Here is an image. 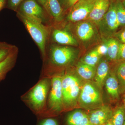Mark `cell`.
Instances as JSON below:
<instances>
[{
    "mask_svg": "<svg viewBox=\"0 0 125 125\" xmlns=\"http://www.w3.org/2000/svg\"><path fill=\"white\" fill-rule=\"evenodd\" d=\"M17 12L34 22L43 24L45 20L43 9L36 0H24L21 4Z\"/></svg>",
    "mask_w": 125,
    "mask_h": 125,
    "instance_id": "obj_6",
    "label": "cell"
},
{
    "mask_svg": "<svg viewBox=\"0 0 125 125\" xmlns=\"http://www.w3.org/2000/svg\"><path fill=\"white\" fill-rule=\"evenodd\" d=\"M62 81V76L58 75L53 76L51 80L48 105L50 109L54 111H61L64 108Z\"/></svg>",
    "mask_w": 125,
    "mask_h": 125,
    "instance_id": "obj_7",
    "label": "cell"
},
{
    "mask_svg": "<svg viewBox=\"0 0 125 125\" xmlns=\"http://www.w3.org/2000/svg\"><path fill=\"white\" fill-rule=\"evenodd\" d=\"M125 119V107L120 106L113 111L111 120L113 125H123Z\"/></svg>",
    "mask_w": 125,
    "mask_h": 125,
    "instance_id": "obj_21",
    "label": "cell"
},
{
    "mask_svg": "<svg viewBox=\"0 0 125 125\" xmlns=\"http://www.w3.org/2000/svg\"><path fill=\"white\" fill-rule=\"evenodd\" d=\"M109 66L106 61H102L98 65L94 77L97 87L102 89L105 84V80L109 73Z\"/></svg>",
    "mask_w": 125,
    "mask_h": 125,
    "instance_id": "obj_13",
    "label": "cell"
},
{
    "mask_svg": "<svg viewBox=\"0 0 125 125\" xmlns=\"http://www.w3.org/2000/svg\"><path fill=\"white\" fill-rule=\"evenodd\" d=\"M124 103H125V99H124Z\"/></svg>",
    "mask_w": 125,
    "mask_h": 125,
    "instance_id": "obj_38",
    "label": "cell"
},
{
    "mask_svg": "<svg viewBox=\"0 0 125 125\" xmlns=\"http://www.w3.org/2000/svg\"><path fill=\"white\" fill-rule=\"evenodd\" d=\"M117 60H125V43H119Z\"/></svg>",
    "mask_w": 125,
    "mask_h": 125,
    "instance_id": "obj_27",
    "label": "cell"
},
{
    "mask_svg": "<svg viewBox=\"0 0 125 125\" xmlns=\"http://www.w3.org/2000/svg\"><path fill=\"white\" fill-rule=\"evenodd\" d=\"M76 34L82 41L90 40L94 33V27L90 23L83 22L80 23L76 27Z\"/></svg>",
    "mask_w": 125,
    "mask_h": 125,
    "instance_id": "obj_16",
    "label": "cell"
},
{
    "mask_svg": "<svg viewBox=\"0 0 125 125\" xmlns=\"http://www.w3.org/2000/svg\"><path fill=\"white\" fill-rule=\"evenodd\" d=\"M62 91L64 108L72 107L78 102L81 84L79 80L71 74L62 76Z\"/></svg>",
    "mask_w": 125,
    "mask_h": 125,
    "instance_id": "obj_3",
    "label": "cell"
},
{
    "mask_svg": "<svg viewBox=\"0 0 125 125\" xmlns=\"http://www.w3.org/2000/svg\"><path fill=\"white\" fill-rule=\"evenodd\" d=\"M58 0L60 3L61 5L62 4L65 6H67L69 0Z\"/></svg>",
    "mask_w": 125,
    "mask_h": 125,
    "instance_id": "obj_34",
    "label": "cell"
},
{
    "mask_svg": "<svg viewBox=\"0 0 125 125\" xmlns=\"http://www.w3.org/2000/svg\"><path fill=\"white\" fill-rule=\"evenodd\" d=\"M122 2V4H123V5L124 7H125V0L123 1H121Z\"/></svg>",
    "mask_w": 125,
    "mask_h": 125,
    "instance_id": "obj_37",
    "label": "cell"
},
{
    "mask_svg": "<svg viewBox=\"0 0 125 125\" xmlns=\"http://www.w3.org/2000/svg\"><path fill=\"white\" fill-rule=\"evenodd\" d=\"M76 72L83 79L89 80L94 78L96 70L95 67H92L81 62L77 66Z\"/></svg>",
    "mask_w": 125,
    "mask_h": 125,
    "instance_id": "obj_18",
    "label": "cell"
},
{
    "mask_svg": "<svg viewBox=\"0 0 125 125\" xmlns=\"http://www.w3.org/2000/svg\"><path fill=\"white\" fill-rule=\"evenodd\" d=\"M51 86V80L43 78L22 97L25 102L36 112L44 110Z\"/></svg>",
    "mask_w": 125,
    "mask_h": 125,
    "instance_id": "obj_1",
    "label": "cell"
},
{
    "mask_svg": "<svg viewBox=\"0 0 125 125\" xmlns=\"http://www.w3.org/2000/svg\"><path fill=\"white\" fill-rule=\"evenodd\" d=\"M113 125L112 123L111 120L108 121L107 122H106L104 125Z\"/></svg>",
    "mask_w": 125,
    "mask_h": 125,
    "instance_id": "obj_36",
    "label": "cell"
},
{
    "mask_svg": "<svg viewBox=\"0 0 125 125\" xmlns=\"http://www.w3.org/2000/svg\"><path fill=\"white\" fill-rule=\"evenodd\" d=\"M75 55V51L71 47L52 45L49 51V62L57 66H66L73 61Z\"/></svg>",
    "mask_w": 125,
    "mask_h": 125,
    "instance_id": "obj_5",
    "label": "cell"
},
{
    "mask_svg": "<svg viewBox=\"0 0 125 125\" xmlns=\"http://www.w3.org/2000/svg\"><path fill=\"white\" fill-rule=\"evenodd\" d=\"M79 0H69L67 7L69 8H71L74 4H75Z\"/></svg>",
    "mask_w": 125,
    "mask_h": 125,
    "instance_id": "obj_33",
    "label": "cell"
},
{
    "mask_svg": "<svg viewBox=\"0 0 125 125\" xmlns=\"http://www.w3.org/2000/svg\"><path fill=\"white\" fill-rule=\"evenodd\" d=\"M110 4L109 0H96L93 8L87 19L97 23L99 22L104 18Z\"/></svg>",
    "mask_w": 125,
    "mask_h": 125,
    "instance_id": "obj_10",
    "label": "cell"
},
{
    "mask_svg": "<svg viewBox=\"0 0 125 125\" xmlns=\"http://www.w3.org/2000/svg\"><path fill=\"white\" fill-rule=\"evenodd\" d=\"M106 45L108 58L112 61L117 60L119 45L118 42L115 39H111L108 41Z\"/></svg>",
    "mask_w": 125,
    "mask_h": 125,
    "instance_id": "obj_19",
    "label": "cell"
},
{
    "mask_svg": "<svg viewBox=\"0 0 125 125\" xmlns=\"http://www.w3.org/2000/svg\"><path fill=\"white\" fill-rule=\"evenodd\" d=\"M96 0H79L71 7L68 20L73 22L82 21L88 17Z\"/></svg>",
    "mask_w": 125,
    "mask_h": 125,
    "instance_id": "obj_8",
    "label": "cell"
},
{
    "mask_svg": "<svg viewBox=\"0 0 125 125\" xmlns=\"http://www.w3.org/2000/svg\"><path fill=\"white\" fill-rule=\"evenodd\" d=\"M17 15L37 45L44 60L46 56V45L49 36V30L47 27L43 24L34 22L27 19L18 12Z\"/></svg>",
    "mask_w": 125,
    "mask_h": 125,
    "instance_id": "obj_2",
    "label": "cell"
},
{
    "mask_svg": "<svg viewBox=\"0 0 125 125\" xmlns=\"http://www.w3.org/2000/svg\"><path fill=\"white\" fill-rule=\"evenodd\" d=\"M39 125H58L57 121L53 118L44 119L40 122Z\"/></svg>",
    "mask_w": 125,
    "mask_h": 125,
    "instance_id": "obj_29",
    "label": "cell"
},
{
    "mask_svg": "<svg viewBox=\"0 0 125 125\" xmlns=\"http://www.w3.org/2000/svg\"><path fill=\"white\" fill-rule=\"evenodd\" d=\"M117 0L121 1H125V0Z\"/></svg>",
    "mask_w": 125,
    "mask_h": 125,
    "instance_id": "obj_39",
    "label": "cell"
},
{
    "mask_svg": "<svg viewBox=\"0 0 125 125\" xmlns=\"http://www.w3.org/2000/svg\"><path fill=\"white\" fill-rule=\"evenodd\" d=\"M104 18L107 26L110 31H114L117 29L120 25L117 17L115 2L110 3Z\"/></svg>",
    "mask_w": 125,
    "mask_h": 125,
    "instance_id": "obj_15",
    "label": "cell"
},
{
    "mask_svg": "<svg viewBox=\"0 0 125 125\" xmlns=\"http://www.w3.org/2000/svg\"><path fill=\"white\" fill-rule=\"evenodd\" d=\"M16 47L15 45L0 42V63L4 61Z\"/></svg>",
    "mask_w": 125,
    "mask_h": 125,
    "instance_id": "obj_22",
    "label": "cell"
},
{
    "mask_svg": "<svg viewBox=\"0 0 125 125\" xmlns=\"http://www.w3.org/2000/svg\"><path fill=\"white\" fill-rule=\"evenodd\" d=\"M80 125H92L89 120L87 114H85V116Z\"/></svg>",
    "mask_w": 125,
    "mask_h": 125,
    "instance_id": "obj_30",
    "label": "cell"
},
{
    "mask_svg": "<svg viewBox=\"0 0 125 125\" xmlns=\"http://www.w3.org/2000/svg\"><path fill=\"white\" fill-rule=\"evenodd\" d=\"M86 113L81 110H77L70 113L67 117V125H80Z\"/></svg>",
    "mask_w": 125,
    "mask_h": 125,
    "instance_id": "obj_20",
    "label": "cell"
},
{
    "mask_svg": "<svg viewBox=\"0 0 125 125\" xmlns=\"http://www.w3.org/2000/svg\"><path fill=\"white\" fill-rule=\"evenodd\" d=\"M42 5L43 7L45 8L47 12L49 13L48 9L47 6V0H37Z\"/></svg>",
    "mask_w": 125,
    "mask_h": 125,
    "instance_id": "obj_32",
    "label": "cell"
},
{
    "mask_svg": "<svg viewBox=\"0 0 125 125\" xmlns=\"http://www.w3.org/2000/svg\"><path fill=\"white\" fill-rule=\"evenodd\" d=\"M96 52L100 56L107 55V45H100L96 49Z\"/></svg>",
    "mask_w": 125,
    "mask_h": 125,
    "instance_id": "obj_28",
    "label": "cell"
},
{
    "mask_svg": "<svg viewBox=\"0 0 125 125\" xmlns=\"http://www.w3.org/2000/svg\"><path fill=\"white\" fill-rule=\"evenodd\" d=\"M116 75L119 83L120 92H123L125 90V62L118 66Z\"/></svg>",
    "mask_w": 125,
    "mask_h": 125,
    "instance_id": "obj_23",
    "label": "cell"
},
{
    "mask_svg": "<svg viewBox=\"0 0 125 125\" xmlns=\"http://www.w3.org/2000/svg\"><path fill=\"white\" fill-rule=\"evenodd\" d=\"M24 0H8L7 7L9 9L17 11L21 4Z\"/></svg>",
    "mask_w": 125,
    "mask_h": 125,
    "instance_id": "obj_26",
    "label": "cell"
},
{
    "mask_svg": "<svg viewBox=\"0 0 125 125\" xmlns=\"http://www.w3.org/2000/svg\"><path fill=\"white\" fill-rule=\"evenodd\" d=\"M118 38L121 42L123 43H125V30L119 34Z\"/></svg>",
    "mask_w": 125,
    "mask_h": 125,
    "instance_id": "obj_31",
    "label": "cell"
},
{
    "mask_svg": "<svg viewBox=\"0 0 125 125\" xmlns=\"http://www.w3.org/2000/svg\"><path fill=\"white\" fill-rule=\"evenodd\" d=\"M100 56L94 50L86 55L81 62L92 67H95Z\"/></svg>",
    "mask_w": 125,
    "mask_h": 125,
    "instance_id": "obj_24",
    "label": "cell"
},
{
    "mask_svg": "<svg viewBox=\"0 0 125 125\" xmlns=\"http://www.w3.org/2000/svg\"><path fill=\"white\" fill-rule=\"evenodd\" d=\"M117 17L120 26H125V9L122 2L117 0L115 2Z\"/></svg>",
    "mask_w": 125,
    "mask_h": 125,
    "instance_id": "obj_25",
    "label": "cell"
},
{
    "mask_svg": "<svg viewBox=\"0 0 125 125\" xmlns=\"http://www.w3.org/2000/svg\"><path fill=\"white\" fill-rule=\"evenodd\" d=\"M123 125H125V122H124V124H123Z\"/></svg>",
    "mask_w": 125,
    "mask_h": 125,
    "instance_id": "obj_40",
    "label": "cell"
},
{
    "mask_svg": "<svg viewBox=\"0 0 125 125\" xmlns=\"http://www.w3.org/2000/svg\"><path fill=\"white\" fill-rule=\"evenodd\" d=\"M104 85L108 94L112 98L114 99L118 98L120 93L119 83L115 74L108 73Z\"/></svg>",
    "mask_w": 125,
    "mask_h": 125,
    "instance_id": "obj_14",
    "label": "cell"
},
{
    "mask_svg": "<svg viewBox=\"0 0 125 125\" xmlns=\"http://www.w3.org/2000/svg\"><path fill=\"white\" fill-rule=\"evenodd\" d=\"M49 13L54 20L60 22L62 20L63 10L58 0H47Z\"/></svg>",
    "mask_w": 125,
    "mask_h": 125,
    "instance_id": "obj_17",
    "label": "cell"
},
{
    "mask_svg": "<svg viewBox=\"0 0 125 125\" xmlns=\"http://www.w3.org/2000/svg\"><path fill=\"white\" fill-rule=\"evenodd\" d=\"M18 52L19 49L17 47L4 61L0 63V82L4 79L8 72L14 66Z\"/></svg>",
    "mask_w": 125,
    "mask_h": 125,
    "instance_id": "obj_12",
    "label": "cell"
},
{
    "mask_svg": "<svg viewBox=\"0 0 125 125\" xmlns=\"http://www.w3.org/2000/svg\"><path fill=\"white\" fill-rule=\"evenodd\" d=\"M52 38L58 44L69 46H76L77 41L70 33L65 30L55 29L52 32Z\"/></svg>",
    "mask_w": 125,
    "mask_h": 125,
    "instance_id": "obj_11",
    "label": "cell"
},
{
    "mask_svg": "<svg viewBox=\"0 0 125 125\" xmlns=\"http://www.w3.org/2000/svg\"><path fill=\"white\" fill-rule=\"evenodd\" d=\"M78 102L81 107L89 111L103 105L99 90L89 82H86L81 86Z\"/></svg>",
    "mask_w": 125,
    "mask_h": 125,
    "instance_id": "obj_4",
    "label": "cell"
},
{
    "mask_svg": "<svg viewBox=\"0 0 125 125\" xmlns=\"http://www.w3.org/2000/svg\"><path fill=\"white\" fill-rule=\"evenodd\" d=\"M113 112V111L109 106L103 105L90 111L87 114L92 125H103L111 120Z\"/></svg>",
    "mask_w": 125,
    "mask_h": 125,
    "instance_id": "obj_9",
    "label": "cell"
},
{
    "mask_svg": "<svg viewBox=\"0 0 125 125\" xmlns=\"http://www.w3.org/2000/svg\"><path fill=\"white\" fill-rule=\"evenodd\" d=\"M6 0H0V11L2 10L5 3Z\"/></svg>",
    "mask_w": 125,
    "mask_h": 125,
    "instance_id": "obj_35",
    "label": "cell"
}]
</instances>
